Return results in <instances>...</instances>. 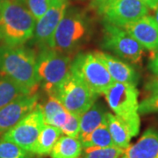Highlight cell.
Listing matches in <instances>:
<instances>
[{"label":"cell","instance_id":"1f68e13d","mask_svg":"<svg viewBox=\"0 0 158 158\" xmlns=\"http://www.w3.org/2000/svg\"><path fill=\"white\" fill-rule=\"evenodd\" d=\"M143 4L148 6V9L156 10L158 6V0H141Z\"/></svg>","mask_w":158,"mask_h":158},{"label":"cell","instance_id":"2e32d148","mask_svg":"<svg viewBox=\"0 0 158 158\" xmlns=\"http://www.w3.org/2000/svg\"><path fill=\"white\" fill-rule=\"evenodd\" d=\"M106 109L99 103H94L87 111L80 115V130L78 139L82 141L90 133L104 123L106 118Z\"/></svg>","mask_w":158,"mask_h":158},{"label":"cell","instance_id":"83f0119b","mask_svg":"<svg viewBox=\"0 0 158 158\" xmlns=\"http://www.w3.org/2000/svg\"><path fill=\"white\" fill-rule=\"evenodd\" d=\"M69 116H70V113L66 109H63L62 111L57 113L53 118H51V120L48 125H51V126L56 127L58 128H61L62 126L68 121Z\"/></svg>","mask_w":158,"mask_h":158},{"label":"cell","instance_id":"e0dca14e","mask_svg":"<svg viewBox=\"0 0 158 158\" xmlns=\"http://www.w3.org/2000/svg\"><path fill=\"white\" fill-rule=\"evenodd\" d=\"M106 124L116 147L126 149L130 145L133 135L124 120L111 113H106Z\"/></svg>","mask_w":158,"mask_h":158},{"label":"cell","instance_id":"ac0fdd59","mask_svg":"<svg viewBox=\"0 0 158 158\" xmlns=\"http://www.w3.org/2000/svg\"><path fill=\"white\" fill-rule=\"evenodd\" d=\"M83 145L78 138L61 135L50 152L51 158H79Z\"/></svg>","mask_w":158,"mask_h":158},{"label":"cell","instance_id":"d6a6232c","mask_svg":"<svg viewBox=\"0 0 158 158\" xmlns=\"http://www.w3.org/2000/svg\"><path fill=\"white\" fill-rule=\"evenodd\" d=\"M154 18H155V19L156 20V22L158 24V6L157 8L155 10V16H154Z\"/></svg>","mask_w":158,"mask_h":158},{"label":"cell","instance_id":"9a60e30c","mask_svg":"<svg viewBox=\"0 0 158 158\" xmlns=\"http://www.w3.org/2000/svg\"><path fill=\"white\" fill-rule=\"evenodd\" d=\"M121 158H158V131L146 130L135 143L125 149Z\"/></svg>","mask_w":158,"mask_h":158},{"label":"cell","instance_id":"5bb4252c","mask_svg":"<svg viewBox=\"0 0 158 158\" xmlns=\"http://www.w3.org/2000/svg\"><path fill=\"white\" fill-rule=\"evenodd\" d=\"M94 54L103 62L113 82L137 85L140 76L128 62L102 51H95Z\"/></svg>","mask_w":158,"mask_h":158},{"label":"cell","instance_id":"ffe728a7","mask_svg":"<svg viewBox=\"0 0 158 158\" xmlns=\"http://www.w3.org/2000/svg\"><path fill=\"white\" fill-rule=\"evenodd\" d=\"M26 94H33L11 79L6 77H0V109L17 98Z\"/></svg>","mask_w":158,"mask_h":158},{"label":"cell","instance_id":"7c38bea8","mask_svg":"<svg viewBox=\"0 0 158 158\" xmlns=\"http://www.w3.org/2000/svg\"><path fill=\"white\" fill-rule=\"evenodd\" d=\"M37 93L26 94L17 98L13 101L0 109V135L19 123L25 116L31 113L38 105Z\"/></svg>","mask_w":158,"mask_h":158},{"label":"cell","instance_id":"7a4b0ae2","mask_svg":"<svg viewBox=\"0 0 158 158\" xmlns=\"http://www.w3.org/2000/svg\"><path fill=\"white\" fill-rule=\"evenodd\" d=\"M36 19L19 0H0V41L3 45H24L34 36Z\"/></svg>","mask_w":158,"mask_h":158},{"label":"cell","instance_id":"30bf717a","mask_svg":"<svg viewBox=\"0 0 158 158\" xmlns=\"http://www.w3.org/2000/svg\"><path fill=\"white\" fill-rule=\"evenodd\" d=\"M148 8L141 0H115L100 12L104 24L123 28L148 15Z\"/></svg>","mask_w":158,"mask_h":158},{"label":"cell","instance_id":"d4e9b609","mask_svg":"<svg viewBox=\"0 0 158 158\" xmlns=\"http://www.w3.org/2000/svg\"><path fill=\"white\" fill-rule=\"evenodd\" d=\"M25 3L29 11L37 21L48 11L51 0H26Z\"/></svg>","mask_w":158,"mask_h":158},{"label":"cell","instance_id":"f546056e","mask_svg":"<svg viewBox=\"0 0 158 158\" xmlns=\"http://www.w3.org/2000/svg\"><path fill=\"white\" fill-rule=\"evenodd\" d=\"M148 69L154 74L155 77H158V50L154 52V56L151 57L148 65Z\"/></svg>","mask_w":158,"mask_h":158},{"label":"cell","instance_id":"d6986e66","mask_svg":"<svg viewBox=\"0 0 158 158\" xmlns=\"http://www.w3.org/2000/svg\"><path fill=\"white\" fill-rule=\"evenodd\" d=\"M62 134L60 128L46 124L34 144L32 153L40 156L50 155L52 148Z\"/></svg>","mask_w":158,"mask_h":158},{"label":"cell","instance_id":"603a6c76","mask_svg":"<svg viewBox=\"0 0 158 158\" xmlns=\"http://www.w3.org/2000/svg\"><path fill=\"white\" fill-rule=\"evenodd\" d=\"M34 156L16 143L0 138V158H33Z\"/></svg>","mask_w":158,"mask_h":158},{"label":"cell","instance_id":"cb8c5ba5","mask_svg":"<svg viewBox=\"0 0 158 158\" xmlns=\"http://www.w3.org/2000/svg\"><path fill=\"white\" fill-rule=\"evenodd\" d=\"M40 110L43 114V118H44L46 124H48L51 118H53L57 113L65 109L56 97L55 95H52V94L48 95V98L44 105H42V106L40 105Z\"/></svg>","mask_w":158,"mask_h":158},{"label":"cell","instance_id":"4fadbf2b","mask_svg":"<svg viewBox=\"0 0 158 158\" xmlns=\"http://www.w3.org/2000/svg\"><path fill=\"white\" fill-rule=\"evenodd\" d=\"M140 45L147 50H158V24L155 18L145 15L123 27Z\"/></svg>","mask_w":158,"mask_h":158},{"label":"cell","instance_id":"277c9868","mask_svg":"<svg viewBox=\"0 0 158 158\" xmlns=\"http://www.w3.org/2000/svg\"><path fill=\"white\" fill-rule=\"evenodd\" d=\"M36 61L40 85L48 95L54 94L70 71L71 58L67 54L46 48L40 49Z\"/></svg>","mask_w":158,"mask_h":158},{"label":"cell","instance_id":"8fae6325","mask_svg":"<svg viewBox=\"0 0 158 158\" xmlns=\"http://www.w3.org/2000/svg\"><path fill=\"white\" fill-rule=\"evenodd\" d=\"M68 5V0H51L48 11L36 21L33 38L40 49L51 48L54 34L67 11Z\"/></svg>","mask_w":158,"mask_h":158},{"label":"cell","instance_id":"8992f818","mask_svg":"<svg viewBox=\"0 0 158 158\" xmlns=\"http://www.w3.org/2000/svg\"><path fill=\"white\" fill-rule=\"evenodd\" d=\"M88 36V23L85 16L71 9L65 13L54 34L51 48L67 54L78 47Z\"/></svg>","mask_w":158,"mask_h":158},{"label":"cell","instance_id":"836d02e7","mask_svg":"<svg viewBox=\"0 0 158 158\" xmlns=\"http://www.w3.org/2000/svg\"><path fill=\"white\" fill-rule=\"evenodd\" d=\"M19 2H21V3H25V1H26V0H19Z\"/></svg>","mask_w":158,"mask_h":158},{"label":"cell","instance_id":"6da1fadb","mask_svg":"<svg viewBox=\"0 0 158 158\" xmlns=\"http://www.w3.org/2000/svg\"><path fill=\"white\" fill-rule=\"evenodd\" d=\"M35 53L28 48L18 46L0 47V74L14 81L31 93L40 85Z\"/></svg>","mask_w":158,"mask_h":158},{"label":"cell","instance_id":"484cf974","mask_svg":"<svg viewBox=\"0 0 158 158\" xmlns=\"http://www.w3.org/2000/svg\"><path fill=\"white\" fill-rule=\"evenodd\" d=\"M60 129L65 135L78 138L80 130V115L70 113L68 121Z\"/></svg>","mask_w":158,"mask_h":158},{"label":"cell","instance_id":"9c48e42d","mask_svg":"<svg viewBox=\"0 0 158 158\" xmlns=\"http://www.w3.org/2000/svg\"><path fill=\"white\" fill-rule=\"evenodd\" d=\"M46 125L40 105L3 135V138L32 152L42 128Z\"/></svg>","mask_w":158,"mask_h":158},{"label":"cell","instance_id":"44dd1931","mask_svg":"<svg viewBox=\"0 0 158 158\" xmlns=\"http://www.w3.org/2000/svg\"><path fill=\"white\" fill-rule=\"evenodd\" d=\"M80 141L83 145V148L115 146L108 129L106 120Z\"/></svg>","mask_w":158,"mask_h":158},{"label":"cell","instance_id":"7402d4cb","mask_svg":"<svg viewBox=\"0 0 158 158\" xmlns=\"http://www.w3.org/2000/svg\"><path fill=\"white\" fill-rule=\"evenodd\" d=\"M123 148L111 147H88L84 148L81 156L82 158H121Z\"/></svg>","mask_w":158,"mask_h":158},{"label":"cell","instance_id":"52a82bcc","mask_svg":"<svg viewBox=\"0 0 158 158\" xmlns=\"http://www.w3.org/2000/svg\"><path fill=\"white\" fill-rule=\"evenodd\" d=\"M52 95L56 97L67 111L77 115L87 111L98 97L71 71L57 86Z\"/></svg>","mask_w":158,"mask_h":158},{"label":"cell","instance_id":"4dcf8cb0","mask_svg":"<svg viewBox=\"0 0 158 158\" xmlns=\"http://www.w3.org/2000/svg\"><path fill=\"white\" fill-rule=\"evenodd\" d=\"M145 89L152 93H157L158 92V77H155L154 78L150 79L145 85Z\"/></svg>","mask_w":158,"mask_h":158},{"label":"cell","instance_id":"5b68a950","mask_svg":"<svg viewBox=\"0 0 158 158\" xmlns=\"http://www.w3.org/2000/svg\"><path fill=\"white\" fill-rule=\"evenodd\" d=\"M70 71L98 95L103 94L113 83L106 68L94 52L78 54L71 62Z\"/></svg>","mask_w":158,"mask_h":158},{"label":"cell","instance_id":"ba28073f","mask_svg":"<svg viewBox=\"0 0 158 158\" xmlns=\"http://www.w3.org/2000/svg\"><path fill=\"white\" fill-rule=\"evenodd\" d=\"M102 47L125 61L138 64L141 62L144 48L124 29L105 24Z\"/></svg>","mask_w":158,"mask_h":158},{"label":"cell","instance_id":"f1b7e54d","mask_svg":"<svg viewBox=\"0 0 158 158\" xmlns=\"http://www.w3.org/2000/svg\"><path fill=\"white\" fill-rule=\"evenodd\" d=\"M113 1H115V0H91L90 1V6L98 14H100V12Z\"/></svg>","mask_w":158,"mask_h":158},{"label":"cell","instance_id":"3957f363","mask_svg":"<svg viewBox=\"0 0 158 158\" xmlns=\"http://www.w3.org/2000/svg\"><path fill=\"white\" fill-rule=\"evenodd\" d=\"M103 95L114 114L124 120L133 137L138 135L141 119L138 112L139 91L136 85L113 82L103 92Z\"/></svg>","mask_w":158,"mask_h":158},{"label":"cell","instance_id":"4316f807","mask_svg":"<svg viewBox=\"0 0 158 158\" xmlns=\"http://www.w3.org/2000/svg\"><path fill=\"white\" fill-rule=\"evenodd\" d=\"M138 112L140 114L158 113V92L152 93L139 104Z\"/></svg>","mask_w":158,"mask_h":158}]
</instances>
